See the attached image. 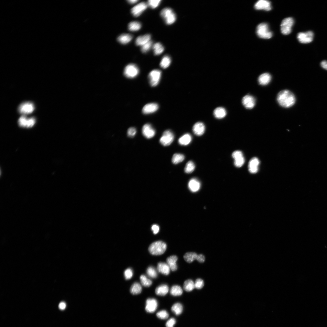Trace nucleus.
Wrapping results in <instances>:
<instances>
[{
	"mask_svg": "<svg viewBox=\"0 0 327 327\" xmlns=\"http://www.w3.org/2000/svg\"><path fill=\"white\" fill-rule=\"evenodd\" d=\"M277 99L279 104L285 108L292 106L296 101V98L294 94L287 90L280 91L277 95Z\"/></svg>",
	"mask_w": 327,
	"mask_h": 327,
	"instance_id": "nucleus-1",
	"label": "nucleus"
},
{
	"mask_svg": "<svg viewBox=\"0 0 327 327\" xmlns=\"http://www.w3.org/2000/svg\"><path fill=\"white\" fill-rule=\"evenodd\" d=\"M167 249V245L161 241L155 242L151 244L148 248L149 252L152 255H160L163 254Z\"/></svg>",
	"mask_w": 327,
	"mask_h": 327,
	"instance_id": "nucleus-2",
	"label": "nucleus"
},
{
	"mask_svg": "<svg viewBox=\"0 0 327 327\" xmlns=\"http://www.w3.org/2000/svg\"><path fill=\"white\" fill-rule=\"evenodd\" d=\"M160 15L167 25L172 24L176 19L175 14L173 10L169 8L163 9L160 12Z\"/></svg>",
	"mask_w": 327,
	"mask_h": 327,
	"instance_id": "nucleus-3",
	"label": "nucleus"
},
{
	"mask_svg": "<svg viewBox=\"0 0 327 327\" xmlns=\"http://www.w3.org/2000/svg\"><path fill=\"white\" fill-rule=\"evenodd\" d=\"M256 33L260 38L269 39L272 36V33L269 31L268 25L265 23L259 24L256 28Z\"/></svg>",
	"mask_w": 327,
	"mask_h": 327,
	"instance_id": "nucleus-4",
	"label": "nucleus"
},
{
	"mask_svg": "<svg viewBox=\"0 0 327 327\" xmlns=\"http://www.w3.org/2000/svg\"><path fill=\"white\" fill-rule=\"evenodd\" d=\"M294 23V20L292 18H287L283 19L281 24L282 33L284 35L289 34L291 31L292 28Z\"/></svg>",
	"mask_w": 327,
	"mask_h": 327,
	"instance_id": "nucleus-5",
	"label": "nucleus"
},
{
	"mask_svg": "<svg viewBox=\"0 0 327 327\" xmlns=\"http://www.w3.org/2000/svg\"><path fill=\"white\" fill-rule=\"evenodd\" d=\"M139 73V69L137 66L133 64H129L125 68L124 73L127 78H132L136 77Z\"/></svg>",
	"mask_w": 327,
	"mask_h": 327,
	"instance_id": "nucleus-6",
	"label": "nucleus"
},
{
	"mask_svg": "<svg viewBox=\"0 0 327 327\" xmlns=\"http://www.w3.org/2000/svg\"><path fill=\"white\" fill-rule=\"evenodd\" d=\"M161 75V71L158 69H155L151 71L148 75V78L150 85L155 87L159 82Z\"/></svg>",
	"mask_w": 327,
	"mask_h": 327,
	"instance_id": "nucleus-7",
	"label": "nucleus"
},
{
	"mask_svg": "<svg viewBox=\"0 0 327 327\" xmlns=\"http://www.w3.org/2000/svg\"><path fill=\"white\" fill-rule=\"evenodd\" d=\"M174 139V135L172 131L170 130H167L163 133L160 139V142L164 146H168L172 143Z\"/></svg>",
	"mask_w": 327,
	"mask_h": 327,
	"instance_id": "nucleus-8",
	"label": "nucleus"
},
{
	"mask_svg": "<svg viewBox=\"0 0 327 327\" xmlns=\"http://www.w3.org/2000/svg\"><path fill=\"white\" fill-rule=\"evenodd\" d=\"M34 109V105L32 102H26L22 103L19 105L18 111L20 114L24 115L32 113Z\"/></svg>",
	"mask_w": 327,
	"mask_h": 327,
	"instance_id": "nucleus-9",
	"label": "nucleus"
},
{
	"mask_svg": "<svg viewBox=\"0 0 327 327\" xmlns=\"http://www.w3.org/2000/svg\"><path fill=\"white\" fill-rule=\"evenodd\" d=\"M314 34L311 31H308L305 32L299 33L297 35V39L300 43H308L311 42L313 40Z\"/></svg>",
	"mask_w": 327,
	"mask_h": 327,
	"instance_id": "nucleus-10",
	"label": "nucleus"
},
{
	"mask_svg": "<svg viewBox=\"0 0 327 327\" xmlns=\"http://www.w3.org/2000/svg\"><path fill=\"white\" fill-rule=\"evenodd\" d=\"M35 121V119L34 117L27 118L24 115L19 118L18 120V124L21 127L30 128L34 125Z\"/></svg>",
	"mask_w": 327,
	"mask_h": 327,
	"instance_id": "nucleus-11",
	"label": "nucleus"
},
{
	"mask_svg": "<svg viewBox=\"0 0 327 327\" xmlns=\"http://www.w3.org/2000/svg\"><path fill=\"white\" fill-rule=\"evenodd\" d=\"M232 156L234 159V164L237 167H242L245 162V159L243 153L239 150H236L233 152Z\"/></svg>",
	"mask_w": 327,
	"mask_h": 327,
	"instance_id": "nucleus-12",
	"label": "nucleus"
},
{
	"mask_svg": "<svg viewBox=\"0 0 327 327\" xmlns=\"http://www.w3.org/2000/svg\"><path fill=\"white\" fill-rule=\"evenodd\" d=\"M147 4L144 2H141L134 7L131 9V12L134 16L137 17L140 16L147 8Z\"/></svg>",
	"mask_w": 327,
	"mask_h": 327,
	"instance_id": "nucleus-13",
	"label": "nucleus"
},
{
	"mask_svg": "<svg viewBox=\"0 0 327 327\" xmlns=\"http://www.w3.org/2000/svg\"><path fill=\"white\" fill-rule=\"evenodd\" d=\"M142 131L144 136L147 139L152 138L155 134L154 129L149 124H146L143 126Z\"/></svg>",
	"mask_w": 327,
	"mask_h": 327,
	"instance_id": "nucleus-14",
	"label": "nucleus"
},
{
	"mask_svg": "<svg viewBox=\"0 0 327 327\" xmlns=\"http://www.w3.org/2000/svg\"><path fill=\"white\" fill-rule=\"evenodd\" d=\"M242 102L244 107L248 109L253 108L255 104L256 100L253 96L247 95L242 98Z\"/></svg>",
	"mask_w": 327,
	"mask_h": 327,
	"instance_id": "nucleus-15",
	"label": "nucleus"
},
{
	"mask_svg": "<svg viewBox=\"0 0 327 327\" xmlns=\"http://www.w3.org/2000/svg\"><path fill=\"white\" fill-rule=\"evenodd\" d=\"M255 8L256 10H264L269 11L271 9V3L269 1L260 0L255 4Z\"/></svg>",
	"mask_w": 327,
	"mask_h": 327,
	"instance_id": "nucleus-16",
	"label": "nucleus"
},
{
	"mask_svg": "<svg viewBox=\"0 0 327 327\" xmlns=\"http://www.w3.org/2000/svg\"><path fill=\"white\" fill-rule=\"evenodd\" d=\"M158 305L157 300L154 298L148 299L146 301L145 310L149 313H153L156 310Z\"/></svg>",
	"mask_w": 327,
	"mask_h": 327,
	"instance_id": "nucleus-17",
	"label": "nucleus"
},
{
	"mask_svg": "<svg viewBox=\"0 0 327 327\" xmlns=\"http://www.w3.org/2000/svg\"><path fill=\"white\" fill-rule=\"evenodd\" d=\"M158 108L159 106L157 103H150L146 104L143 107L142 111L144 114H148L155 112Z\"/></svg>",
	"mask_w": 327,
	"mask_h": 327,
	"instance_id": "nucleus-18",
	"label": "nucleus"
},
{
	"mask_svg": "<svg viewBox=\"0 0 327 327\" xmlns=\"http://www.w3.org/2000/svg\"><path fill=\"white\" fill-rule=\"evenodd\" d=\"M259 163V160L257 158L254 157L252 158L248 164V170L249 172L252 173H257L258 170Z\"/></svg>",
	"mask_w": 327,
	"mask_h": 327,
	"instance_id": "nucleus-19",
	"label": "nucleus"
},
{
	"mask_svg": "<svg viewBox=\"0 0 327 327\" xmlns=\"http://www.w3.org/2000/svg\"><path fill=\"white\" fill-rule=\"evenodd\" d=\"M205 126L201 122L196 123L193 127V131L194 133L197 136H201L203 134L205 130Z\"/></svg>",
	"mask_w": 327,
	"mask_h": 327,
	"instance_id": "nucleus-20",
	"label": "nucleus"
},
{
	"mask_svg": "<svg viewBox=\"0 0 327 327\" xmlns=\"http://www.w3.org/2000/svg\"><path fill=\"white\" fill-rule=\"evenodd\" d=\"M188 186L191 191L196 192L199 190L200 187V183L197 179L193 178L189 181Z\"/></svg>",
	"mask_w": 327,
	"mask_h": 327,
	"instance_id": "nucleus-21",
	"label": "nucleus"
},
{
	"mask_svg": "<svg viewBox=\"0 0 327 327\" xmlns=\"http://www.w3.org/2000/svg\"><path fill=\"white\" fill-rule=\"evenodd\" d=\"M177 260V257L175 255L171 256L167 259V263L169 266L170 269L173 271H174L177 269V267L176 263Z\"/></svg>",
	"mask_w": 327,
	"mask_h": 327,
	"instance_id": "nucleus-22",
	"label": "nucleus"
},
{
	"mask_svg": "<svg viewBox=\"0 0 327 327\" xmlns=\"http://www.w3.org/2000/svg\"><path fill=\"white\" fill-rule=\"evenodd\" d=\"M170 268L167 263L159 262L157 264V270L158 272L165 275H168L170 272Z\"/></svg>",
	"mask_w": 327,
	"mask_h": 327,
	"instance_id": "nucleus-23",
	"label": "nucleus"
},
{
	"mask_svg": "<svg viewBox=\"0 0 327 327\" xmlns=\"http://www.w3.org/2000/svg\"><path fill=\"white\" fill-rule=\"evenodd\" d=\"M151 35L147 34L137 37L135 40V44L137 46H142L150 41Z\"/></svg>",
	"mask_w": 327,
	"mask_h": 327,
	"instance_id": "nucleus-24",
	"label": "nucleus"
},
{
	"mask_svg": "<svg viewBox=\"0 0 327 327\" xmlns=\"http://www.w3.org/2000/svg\"><path fill=\"white\" fill-rule=\"evenodd\" d=\"M271 76L268 73H266L260 75L258 79L260 84L265 85L268 84L271 81Z\"/></svg>",
	"mask_w": 327,
	"mask_h": 327,
	"instance_id": "nucleus-25",
	"label": "nucleus"
},
{
	"mask_svg": "<svg viewBox=\"0 0 327 327\" xmlns=\"http://www.w3.org/2000/svg\"><path fill=\"white\" fill-rule=\"evenodd\" d=\"M169 291V288L166 284H162L157 287L155 290L156 294L158 296H164Z\"/></svg>",
	"mask_w": 327,
	"mask_h": 327,
	"instance_id": "nucleus-26",
	"label": "nucleus"
},
{
	"mask_svg": "<svg viewBox=\"0 0 327 327\" xmlns=\"http://www.w3.org/2000/svg\"><path fill=\"white\" fill-rule=\"evenodd\" d=\"M226 114V110L223 107H219L216 108L214 111L213 115L217 119H222L224 117Z\"/></svg>",
	"mask_w": 327,
	"mask_h": 327,
	"instance_id": "nucleus-27",
	"label": "nucleus"
},
{
	"mask_svg": "<svg viewBox=\"0 0 327 327\" xmlns=\"http://www.w3.org/2000/svg\"><path fill=\"white\" fill-rule=\"evenodd\" d=\"M132 36L129 34H123L117 38L118 42L121 44H125L130 42L132 39Z\"/></svg>",
	"mask_w": 327,
	"mask_h": 327,
	"instance_id": "nucleus-28",
	"label": "nucleus"
},
{
	"mask_svg": "<svg viewBox=\"0 0 327 327\" xmlns=\"http://www.w3.org/2000/svg\"><path fill=\"white\" fill-rule=\"evenodd\" d=\"M191 135L189 134H186L179 138L178 141L181 145H187L191 142Z\"/></svg>",
	"mask_w": 327,
	"mask_h": 327,
	"instance_id": "nucleus-29",
	"label": "nucleus"
},
{
	"mask_svg": "<svg viewBox=\"0 0 327 327\" xmlns=\"http://www.w3.org/2000/svg\"><path fill=\"white\" fill-rule=\"evenodd\" d=\"M142 291V287L138 282L134 283L130 287V291L133 295H137L141 293Z\"/></svg>",
	"mask_w": 327,
	"mask_h": 327,
	"instance_id": "nucleus-30",
	"label": "nucleus"
},
{
	"mask_svg": "<svg viewBox=\"0 0 327 327\" xmlns=\"http://www.w3.org/2000/svg\"><path fill=\"white\" fill-rule=\"evenodd\" d=\"M195 288L194 283L191 279L186 280L183 285L184 290L187 292H190L193 290Z\"/></svg>",
	"mask_w": 327,
	"mask_h": 327,
	"instance_id": "nucleus-31",
	"label": "nucleus"
},
{
	"mask_svg": "<svg viewBox=\"0 0 327 327\" xmlns=\"http://www.w3.org/2000/svg\"><path fill=\"white\" fill-rule=\"evenodd\" d=\"M198 255L194 252H188L185 254L183 258L188 263H191L197 259Z\"/></svg>",
	"mask_w": 327,
	"mask_h": 327,
	"instance_id": "nucleus-32",
	"label": "nucleus"
},
{
	"mask_svg": "<svg viewBox=\"0 0 327 327\" xmlns=\"http://www.w3.org/2000/svg\"><path fill=\"white\" fill-rule=\"evenodd\" d=\"M183 293V290L180 286L178 285L173 286L170 290V294L174 296H180Z\"/></svg>",
	"mask_w": 327,
	"mask_h": 327,
	"instance_id": "nucleus-33",
	"label": "nucleus"
},
{
	"mask_svg": "<svg viewBox=\"0 0 327 327\" xmlns=\"http://www.w3.org/2000/svg\"><path fill=\"white\" fill-rule=\"evenodd\" d=\"M154 54L159 55L161 54L164 50V48L162 45L159 42L154 44L153 46Z\"/></svg>",
	"mask_w": 327,
	"mask_h": 327,
	"instance_id": "nucleus-34",
	"label": "nucleus"
},
{
	"mask_svg": "<svg viewBox=\"0 0 327 327\" xmlns=\"http://www.w3.org/2000/svg\"><path fill=\"white\" fill-rule=\"evenodd\" d=\"M171 62L170 57L168 55H165L162 58L160 62V66L163 68H166L170 65Z\"/></svg>",
	"mask_w": 327,
	"mask_h": 327,
	"instance_id": "nucleus-35",
	"label": "nucleus"
},
{
	"mask_svg": "<svg viewBox=\"0 0 327 327\" xmlns=\"http://www.w3.org/2000/svg\"><path fill=\"white\" fill-rule=\"evenodd\" d=\"M171 311L175 315H179L182 312L183 306L182 305L179 303H176L174 304L171 308Z\"/></svg>",
	"mask_w": 327,
	"mask_h": 327,
	"instance_id": "nucleus-36",
	"label": "nucleus"
},
{
	"mask_svg": "<svg viewBox=\"0 0 327 327\" xmlns=\"http://www.w3.org/2000/svg\"><path fill=\"white\" fill-rule=\"evenodd\" d=\"M141 27V24L138 21H133L128 24V29L131 31H135L139 30Z\"/></svg>",
	"mask_w": 327,
	"mask_h": 327,
	"instance_id": "nucleus-37",
	"label": "nucleus"
},
{
	"mask_svg": "<svg viewBox=\"0 0 327 327\" xmlns=\"http://www.w3.org/2000/svg\"><path fill=\"white\" fill-rule=\"evenodd\" d=\"M184 158V156L183 154L176 153L173 155L172 161L173 164H177L183 161Z\"/></svg>",
	"mask_w": 327,
	"mask_h": 327,
	"instance_id": "nucleus-38",
	"label": "nucleus"
},
{
	"mask_svg": "<svg viewBox=\"0 0 327 327\" xmlns=\"http://www.w3.org/2000/svg\"><path fill=\"white\" fill-rule=\"evenodd\" d=\"M140 279L141 284L145 287H149L152 284V281L148 279L144 275H141L140 276Z\"/></svg>",
	"mask_w": 327,
	"mask_h": 327,
	"instance_id": "nucleus-39",
	"label": "nucleus"
},
{
	"mask_svg": "<svg viewBox=\"0 0 327 327\" xmlns=\"http://www.w3.org/2000/svg\"><path fill=\"white\" fill-rule=\"evenodd\" d=\"M195 168L194 163L191 161H189L187 163L184 168L185 173H189L192 172Z\"/></svg>",
	"mask_w": 327,
	"mask_h": 327,
	"instance_id": "nucleus-40",
	"label": "nucleus"
},
{
	"mask_svg": "<svg viewBox=\"0 0 327 327\" xmlns=\"http://www.w3.org/2000/svg\"><path fill=\"white\" fill-rule=\"evenodd\" d=\"M147 275L150 277L155 278L157 277V274L155 269L153 266L149 267L147 270Z\"/></svg>",
	"mask_w": 327,
	"mask_h": 327,
	"instance_id": "nucleus-41",
	"label": "nucleus"
},
{
	"mask_svg": "<svg viewBox=\"0 0 327 327\" xmlns=\"http://www.w3.org/2000/svg\"><path fill=\"white\" fill-rule=\"evenodd\" d=\"M156 315L160 319H165L168 318L169 314L167 311L162 310L157 312L156 314Z\"/></svg>",
	"mask_w": 327,
	"mask_h": 327,
	"instance_id": "nucleus-42",
	"label": "nucleus"
},
{
	"mask_svg": "<svg viewBox=\"0 0 327 327\" xmlns=\"http://www.w3.org/2000/svg\"><path fill=\"white\" fill-rule=\"evenodd\" d=\"M152 45V41L150 40L141 46V51L143 53L147 52L150 48Z\"/></svg>",
	"mask_w": 327,
	"mask_h": 327,
	"instance_id": "nucleus-43",
	"label": "nucleus"
},
{
	"mask_svg": "<svg viewBox=\"0 0 327 327\" xmlns=\"http://www.w3.org/2000/svg\"><path fill=\"white\" fill-rule=\"evenodd\" d=\"M161 1V0H149L147 1V4L150 8H154L159 5Z\"/></svg>",
	"mask_w": 327,
	"mask_h": 327,
	"instance_id": "nucleus-44",
	"label": "nucleus"
},
{
	"mask_svg": "<svg viewBox=\"0 0 327 327\" xmlns=\"http://www.w3.org/2000/svg\"><path fill=\"white\" fill-rule=\"evenodd\" d=\"M124 275L126 279L128 280L131 279L133 275L132 269L130 268L127 269L124 271Z\"/></svg>",
	"mask_w": 327,
	"mask_h": 327,
	"instance_id": "nucleus-45",
	"label": "nucleus"
},
{
	"mask_svg": "<svg viewBox=\"0 0 327 327\" xmlns=\"http://www.w3.org/2000/svg\"><path fill=\"white\" fill-rule=\"evenodd\" d=\"M194 285L195 288L198 289H200L202 288L204 286V282L201 279H197L196 280Z\"/></svg>",
	"mask_w": 327,
	"mask_h": 327,
	"instance_id": "nucleus-46",
	"label": "nucleus"
},
{
	"mask_svg": "<svg viewBox=\"0 0 327 327\" xmlns=\"http://www.w3.org/2000/svg\"><path fill=\"white\" fill-rule=\"evenodd\" d=\"M136 131V130L135 128L134 127H130L128 129L127 131V135L129 137H132L135 135Z\"/></svg>",
	"mask_w": 327,
	"mask_h": 327,
	"instance_id": "nucleus-47",
	"label": "nucleus"
},
{
	"mask_svg": "<svg viewBox=\"0 0 327 327\" xmlns=\"http://www.w3.org/2000/svg\"><path fill=\"white\" fill-rule=\"evenodd\" d=\"M176 322V320L174 318H171L169 319L166 322V327H173Z\"/></svg>",
	"mask_w": 327,
	"mask_h": 327,
	"instance_id": "nucleus-48",
	"label": "nucleus"
},
{
	"mask_svg": "<svg viewBox=\"0 0 327 327\" xmlns=\"http://www.w3.org/2000/svg\"><path fill=\"white\" fill-rule=\"evenodd\" d=\"M159 226L156 224L153 225L151 227V230L154 234H157L159 231Z\"/></svg>",
	"mask_w": 327,
	"mask_h": 327,
	"instance_id": "nucleus-49",
	"label": "nucleus"
},
{
	"mask_svg": "<svg viewBox=\"0 0 327 327\" xmlns=\"http://www.w3.org/2000/svg\"><path fill=\"white\" fill-rule=\"evenodd\" d=\"M197 260L199 262L203 263L205 260V258L203 255L200 254L198 255Z\"/></svg>",
	"mask_w": 327,
	"mask_h": 327,
	"instance_id": "nucleus-50",
	"label": "nucleus"
},
{
	"mask_svg": "<svg viewBox=\"0 0 327 327\" xmlns=\"http://www.w3.org/2000/svg\"><path fill=\"white\" fill-rule=\"evenodd\" d=\"M66 307L65 303L64 302H61L59 304L58 307L60 309L63 310L65 309Z\"/></svg>",
	"mask_w": 327,
	"mask_h": 327,
	"instance_id": "nucleus-51",
	"label": "nucleus"
},
{
	"mask_svg": "<svg viewBox=\"0 0 327 327\" xmlns=\"http://www.w3.org/2000/svg\"><path fill=\"white\" fill-rule=\"evenodd\" d=\"M321 65L322 68L327 70V61H323L321 63Z\"/></svg>",
	"mask_w": 327,
	"mask_h": 327,
	"instance_id": "nucleus-52",
	"label": "nucleus"
},
{
	"mask_svg": "<svg viewBox=\"0 0 327 327\" xmlns=\"http://www.w3.org/2000/svg\"><path fill=\"white\" fill-rule=\"evenodd\" d=\"M138 1V0H130L127 1L128 2L131 4L135 3L137 2Z\"/></svg>",
	"mask_w": 327,
	"mask_h": 327,
	"instance_id": "nucleus-53",
	"label": "nucleus"
}]
</instances>
